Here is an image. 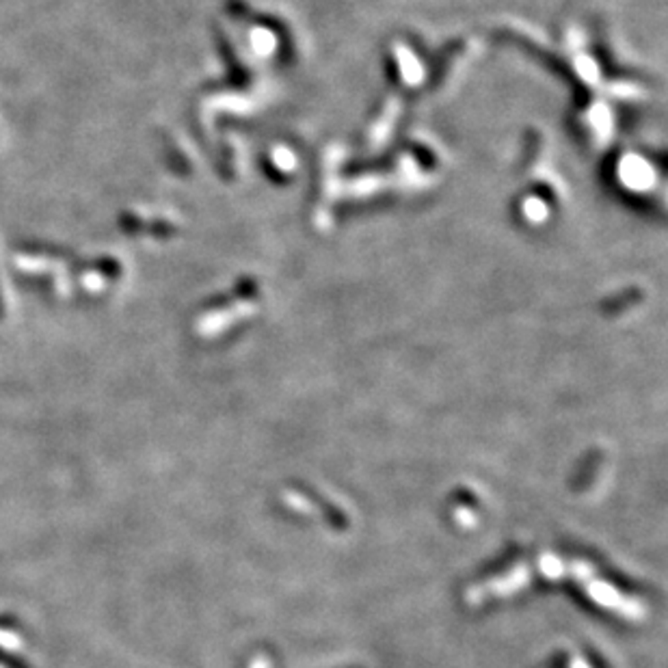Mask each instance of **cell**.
Masks as SVG:
<instances>
[{
    "label": "cell",
    "mask_w": 668,
    "mask_h": 668,
    "mask_svg": "<svg viewBox=\"0 0 668 668\" xmlns=\"http://www.w3.org/2000/svg\"><path fill=\"white\" fill-rule=\"evenodd\" d=\"M573 668H588L584 662H573Z\"/></svg>",
    "instance_id": "1"
}]
</instances>
